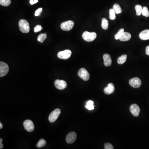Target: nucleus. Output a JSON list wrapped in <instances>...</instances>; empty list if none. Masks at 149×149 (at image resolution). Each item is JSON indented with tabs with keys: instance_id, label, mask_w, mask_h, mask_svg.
I'll list each match as a JSON object with an SVG mask.
<instances>
[{
	"instance_id": "4",
	"label": "nucleus",
	"mask_w": 149,
	"mask_h": 149,
	"mask_svg": "<svg viewBox=\"0 0 149 149\" xmlns=\"http://www.w3.org/2000/svg\"><path fill=\"white\" fill-rule=\"evenodd\" d=\"M74 25V23L71 20H68L63 22L61 25V28L64 31H68L72 30Z\"/></svg>"
},
{
	"instance_id": "14",
	"label": "nucleus",
	"mask_w": 149,
	"mask_h": 149,
	"mask_svg": "<svg viewBox=\"0 0 149 149\" xmlns=\"http://www.w3.org/2000/svg\"><path fill=\"white\" fill-rule=\"evenodd\" d=\"M115 87L113 83H110L108 84L107 87L104 88V91L106 94H110L114 92Z\"/></svg>"
},
{
	"instance_id": "23",
	"label": "nucleus",
	"mask_w": 149,
	"mask_h": 149,
	"mask_svg": "<svg viewBox=\"0 0 149 149\" xmlns=\"http://www.w3.org/2000/svg\"><path fill=\"white\" fill-rule=\"evenodd\" d=\"M124 32V29H120V30L118 31V32L115 35V39L118 40V39H119V38H120Z\"/></svg>"
},
{
	"instance_id": "28",
	"label": "nucleus",
	"mask_w": 149,
	"mask_h": 149,
	"mask_svg": "<svg viewBox=\"0 0 149 149\" xmlns=\"http://www.w3.org/2000/svg\"><path fill=\"white\" fill-rule=\"evenodd\" d=\"M114 148L113 145L110 143H106L104 144V149H113Z\"/></svg>"
},
{
	"instance_id": "8",
	"label": "nucleus",
	"mask_w": 149,
	"mask_h": 149,
	"mask_svg": "<svg viewBox=\"0 0 149 149\" xmlns=\"http://www.w3.org/2000/svg\"><path fill=\"white\" fill-rule=\"evenodd\" d=\"M24 126L25 130L27 131L32 132L35 129V125L32 120H27L24 121L23 123Z\"/></svg>"
},
{
	"instance_id": "3",
	"label": "nucleus",
	"mask_w": 149,
	"mask_h": 149,
	"mask_svg": "<svg viewBox=\"0 0 149 149\" xmlns=\"http://www.w3.org/2000/svg\"><path fill=\"white\" fill-rule=\"evenodd\" d=\"M61 113V110L59 109H56L53 111V112H52L48 117V120L51 123L54 122L58 118Z\"/></svg>"
},
{
	"instance_id": "27",
	"label": "nucleus",
	"mask_w": 149,
	"mask_h": 149,
	"mask_svg": "<svg viewBox=\"0 0 149 149\" xmlns=\"http://www.w3.org/2000/svg\"><path fill=\"white\" fill-rule=\"evenodd\" d=\"M142 15L143 16H145L146 17H148L149 16V11L148 9V7H143L142 10Z\"/></svg>"
},
{
	"instance_id": "32",
	"label": "nucleus",
	"mask_w": 149,
	"mask_h": 149,
	"mask_svg": "<svg viewBox=\"0 0 149 149\" xmlns=\"http://www.w3.org/2000/svg\"><path fill=\"white\" fill-rule=\"evenodd\" d=\"M146 54L148 56H149V46H147L146 48Z\"/></svg>"
},
{
	"instance_id": "30",
	"label": "nucleus",
	"mask_w": 149,
	"mask_h": 149,
	"mask_svg": "<svg viewBox=\"0 0 149 149\" xmlns=\"http://www.w3.org/2000/svg\"><path fill=\"white\" fill-rule=\"evenodd\" d=\"M42 8L41 7V8H39L37 10H36V11H35V16H39L41 13L42 12Z\"/></svg>"
},
{
	"instance_id": "7",
	"label": "nucleus",
	"mask_w": 149,
	"mask_h": 149,
	"mask_svg": "<svg viewBox=\"0 0 149 149\" xmlns=\"http://www.w3.org/2000/svg\"><path fill=\"white\" fill-rule=\"evenodd\" d=\"M78 76L84 81H87L89 79V74L88 71L84 68H81L78 72Z\"/></svg>"
},
{
	"instance_id": "2",
	"label": "nucleus",
	"mask_w": 149,
	"mask_h": 149,
	"mask_svg": "<svg viewBox=\"0 0 149 149\" xmlns=\"http://www.w3.org/2000/svg\"><path fill=\"white\" fill-rule=\"evenodd\" d=\"M83 39L88 42L94 41L97 37V34L95 32H89L85 31L82 35Z\"/></svg>"
},
{
	"instance_id": "12",
	"label": "nucleus",
	"mask_w": 149,
	"mask_h": 149,
	"mask_svg": "<svg viewBox=\"0 0 149 149\" xmlns=\"http://www.w3.org/2000/svg\"><path fill=\"white\" fill-rule=\"evenodd\" d=\"M130 112L134 116L137 117L139 115L140 112V109L139 106L136 104H133L130 106Z\"/></svg>"
},
{
	"instance_id": "13",
	"label": "nucleus",
	"mask_w": 149,
	"mask_h": 149,
	"mask_svg": "<svg viewBox=\"0 0 149 149\" xmlns=\"http://www.w3.org/2000/svg\"><path fill=\"white\" fill-rule=\"evenodd\" d=\"M103 59L104 66L108 67L112 65V60L110 55L105 53L103 55Z\"/></svg>"
},
{
	"instance_id": "15",
	"label": "nucleus",
	"mask_w": 149,
	"mask_h": 149,
	"mask_svg": "<svg viewBox=\"0 0 149 149\" xmlns=\"http://www.w3.org/2000/svg\"><path fill=\"white\" fill-rule=\"evenodd\" d=\"M139 37L143 40L149 39V30H146L142 31L139 34Z\"/></svg>"
},
{
	"instance_id": "29",
	"label": "nucleus",
	"mask_w": 149,
	"mask_h": 149,
	"mask_svg": "<svg viewBox=\"0 0 149 149\" xmlns=\"http://www.w3.org/2000/svg\"><path fill=\"white\" fill-rule=\"evenodd\" d=\"M43 29L42 27L40 25H37L34 28L35 32H37L41 31Z\"/></svg>"
},
{
	"instance_id": "10",
	"label": "nucleus",
	"mask_w": 149,
	"mask_h": 149,
	"mask_svg": "<svg viewBox=\"0 0 149 149\" xmlns=\"http://www.w3.org/2000/svg\"><path fill=\"white\" fill-rule=\"evenodd\" d=\"M54 85L56 88L58 89L63 90L66 87L67 84L64 80L56 79L55 81Z\"/></svg>"
},
{
	"instance_id": "19",
	"label": "nucleus",
	"mask_w": 149,
	"mask_h": 149,
	"mask_svg": "<svg viewBox=\"0 0 149 149\" xmlns=\"http://www.w3.org/2000/svg\"><path fill=\"white\" fill-rule=\"evenodd\" d=\"M102 27L104 30H106L109 27V22L107 19L104 18L102 20Z\"/></svg>"
},
{
	"instance_id": "5",
	"label": "nucleus",
	"mask_w": 149,
	"mask_h": 149,
	"mask_svg": "<svg viewBox=\"0 0 149 149\" xmlns=\"http://www.w3.org/2000/svg\"><path fill=\"white\" fill-rule=\"evenodd\" d=\"M8 66L3 62H0V77H2L6 75L8 73Z\"/></svg>"
},
{
	"instance_id": "9",
	"label": "nucleus",
	"mask_w": 149,
	"mask_h": 149,
	"mask_svg": "<svg viewBox=\"0 0 149 149\" xmlns=\"http://www.w3.org/2000/svg\"><path fill=\"white\" fill-rule=\"evenodd\" d=\"M129 84L133 88H139L141 85V81L138 77H134L129 80Z\"/></svg>"
},
{
	"instance_id": "22",
	"label": "nucleus",
	"mask_w": 149,
	"mask_h": 149,
	"mask_svg": "<svg viewBox=\"0 0 149 149\" xmlns=\"http://www.w3.org/2000/svg\"><path fill=\"white\" fill-rule=\"evenodd\" d=\"M135 9L137 15L140 16L141 15L143 10V7L141 5H137L135 6Z\"/></svg>"
},
{
	"instance_id": "31",
	"label": "nucleus",
	"mask_w": 149,
	"mask_h": 149,
	"mask_svg": "<svg viewBox=\"0 0 149 149\" xmlns=\"http://www.w3.org/2000/svg\"><path fill=\"white\" fill-rule=\"evenodd\" d=\"M38 2V0H30V3L31 5H33Z\"/></svg>"
},
{
	"instance_id": "11",
	"label": "nucleus",
	"mask_w": 149,
	"mask_h": 149,
	"mask_svg": "<svg viewBox=\"0 0 149 149\" xmlns=\"http://www.w3.org/2000/svg\"><path fill=\"white\" fill-rule=\"evenodd\" d=\"M77 138V134L74 132L69 133L66 137V141L68 144H72L75 141Z\"/></svg>"
},
{
	"instance_id": "17",
	"label": "nucleus",
	"mask_w": 149,
	"mask_h": 149,
	"mask_svg": "<svg viewBox=\"0 0 149 149\" xmlns=\"http://www.w3.org/2000/svg\"><path fill=\"white\" fill-rule=\"evenodd\" d=\"M127 55H123L122 56H120L118 58L117 60V63L119 64H122L123 63H125L126 61Z\"/></svg>"
},
{
	"instance_id": "6",
	"label": "nucleus",
	"mask_w": 149,
	"mask_h": 149,
	"mask_svg": "<svg viewBox=\"0 0 149 149\" xmlns=\"http://www.w3.org/2000/svg\"><path fill=\"white\" fill-rule=\"evenodd\" d=\"M71 51H70V50L67 49L58 52L57 54V56L60 59H67L71 57Z\"/></svg>"
},
{
	"instance_id": "25",
	"label": "nucleus",
	"mask_w": 149,
	"mask_h": 149,
	"mask_svg": "<svg viewBox=\"0 0 149 149\" xmlns=\"http://www.w3.org/2000/svg\"><path fill=\"white\" fill-rule=\"evenodd\" d=\"M11 0H0V4L3 6H8L11 3Z\"/></svg>"
},
{
	"instance_id": "26",
	"label": "nucleus",
	"mask_w": 149,
	"mask_h": 149,
	"mask_svg": "<svg viewBox=\"0 0 149 149\" xmlns=\"http://www.w3.org/2000/svg\"><path fill=\"white\" fill-rule=\"evenodd\" d=\"M46 142L43 139H41L39 140L37 145V148H41L45 146L46 145Z\"/></svg>"
},
{
	"instance_id": "34",
	"label": "nucleus",
	"mask_w": 149,
	"mask_h": 149,
	"mask_svg": "<svg viewBox=\"0 0 149 149\" xmlns=\"http://www.w3.org/2000/svg\"><path fill=\"white\" fill-rule=\"evenodd\" d=\"M2 124L1 123H0V129H2Z\"/></svg>"
},
{
	"instance_id": "35",
	"label": "nucleus",
	"mask_w": 149,
	"mask_h": 149,
	"mask_svg": "<svg viewBox=\"0 0 149 149\" xmlns=\"http://www.w3.org/2000/svg\"><path fill=\"white\" fill-rule=\"evenodd\" d=\"M2 139H1V138H0V143H2Z\"/></svg>"
},
{
	"instance_id": "33",
	"label": "nucleus",
	"mask_w": 149,
	"mask_h": 149,
	"mask_svg": "<svg viewBox=\"0 0 149 149\" xmlns=\"http://www.w3.org/2000/svg\"><path fill=\"white\" fill-rule=\"evenodd\" d=\"M3 147V144H2V143H0V149H2Z\"/></svg>"
},
{
	"instance_id": "21",
	"label": "nucleus",
	"mask_w": 149,
	"mask_h": 149,
	"mask_svg": "<svg viewBox=\"0 0 149 149\" xmlns=\"http://www.w3.org/2000/svg\"><path fill=\"white\" fill-rule=\"evenodd\" d=\"M94 102L91 100L88 101L87 102V104L85 106L86 108L89 110H92L94 109Z\"/></svg>"
},
{
	"instance_id": "16",
	"label": "nucleus",
	"mask_w": 149,
	"mask_h": 149,
	"mask_svg": "<svg viewBox=\"0 0 149 149\" xmlns=\"http://www.w3.org/2000/svg\"><path fill=\"white\" fill-rule=\"evenodd\" d=\"M131 37V35L128 32H124L119 40L122 41H126L130 39Z\"/></svg>"
},
{
	"instance_id": "24",
	"label": "nucleus",
	"mask_w": 149,
	"mask_h": 149,
	"mask_svg": "<svg viewBox=\"0 0 149 149\" xmlns=\"http://www.w3.org/2000/svg\"><path fill=\"white\" fill-rule=\"evenodd\" d=\"M109 18L111 20H115V13L113 8L110 9L109 10Z\"/></svg>"
},
{
	"instance_id": "18",
	"label": "nucleus",
	"mask_w": 149,
	"mask_h": 149,
	"mask_svg": "<svg viewBox=\"0 0 149 149\" xmlns=\"http://www.w3.org/2000/svg\"><path fill=\"white\" fill-rule=\"evenodd\" d=\"M113 9L115 11V14H117L121 13L122 12L120 6L118 4H114L113 5Z\"/></svg>"
},
{
	"instance_id": "1",
	"label": "nucleus",
	"mask_w": 149,
	"mask_h": 149,
	"mask_svg": "<svg viewBox=\"0 0 149 149\" xmlns=\"http://www.w3.org/2000/svg\"><path fill=\"white\" fill-rule=\"evenodd\" d=\"M20 31L24 33H28L30 32V25L28 22L25 20H20L19 22Z\"/></svg>"
},
{
	"instance_id": "20",
	"label": "nucleus",
	"mask_w": 149,
	"mask_h": 149,
	"mask_svg": "<svg viewBox=\"0 0 149 149\" xmlns=\"http://www.w3.org/2000/svg\"><path fill=\"white\" fill-rule=\"evenodd\" d=\"M46 38H47V35L46 33L41 34L37 37V40L38 41H39L42 43L45 40Z\"/></svg>"
}]
</instances>
